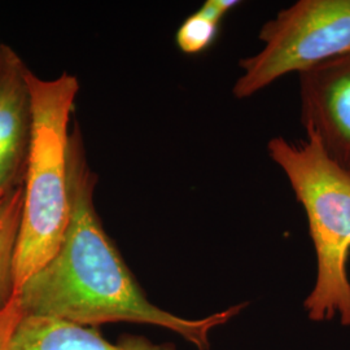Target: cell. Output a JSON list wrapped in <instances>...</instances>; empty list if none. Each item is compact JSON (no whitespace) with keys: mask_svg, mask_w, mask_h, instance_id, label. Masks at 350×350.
<instances>
[{"mask_svg":"<svg viewBox=\"0 0 350 350\" xmlns=\"http://www.w3.org/2000/svg\"><path fill=\"white\" fill-rule=\"evenodd\" d=\"M23 317L24 313L21 310L18 296L14 295L8 306L0 310V350H10L13 334Z\"/></svg>","mask_w":350,"mask_h":350,"instance_id":"30bf717a","label":"cell"},{"mask_svg":"<svg viewBox=\"0 0 350 350\" xmlns=\"http://www.w3.org/2000/svg\"><path fill=\"white\" fill-rule=\"evenodd\" d=\"M301 124L325 154L350 172V51L301 73Z\"/></svg>","mask_w":350,"mask_h":350,"instance_id":"5b68a950","label":"cell"},{"mask_svg":"<svg viewBox=\"0 0 350 350\" xmlns=\"http://www.w3.org/2000/svg\"><path fill=\"white\" fill-rule=\"evenodd\" d=\"M31 142L13 275L16 293L56 256L70 222L69 122L79 83L75 75L40 79L27 69Z\"/></svg>","mask_w":350,"mask_h":350,"instance_id":"7a4b0ae2","label":"cell"},{"mask_svg":"<svg viewBox=\"0 0 350 350\" xmlns=\"http://www.w3.org/2000/svg\"><path fill=\"white\" fill-rule=\"evenodd\" d=\"M267 152L287 176L309 222L317 279L304 302L305 312L314 322L338 319L350 327V172L309 137L270 139Z\"/></svg>","mask_w":350,"mask_h":350,"instance_id":"3957f363","label":"cell"},{"mask_svg":"<svg viewBox=\"0 0 350 350\" xmlns=\"http://www.w3.org/2000/svg\"><path fill=\"white\" fill-rule=\"evenodd\" d=\"M10 350H175L150 340L124 336L117 344L101 336L98 327L75 325L46 317H23Z\"/></svg>","mask_w":350,"mask_h":350,"instance_id":"52a82bcc","label":"cell"},{"mask_svg":"<svg viewBox=\"0 0 350 350\" xmlns=\"http://www.w3.org/2000/svg\"><path fill=\"white\" fill-rule=\"evenodd\" d=\"M96 182L75 125L69 146L70 222L56 256L16 293L24 315L88 327L113 322L159 325L199 350L209 349L213 331L239 315L245 304L200 319L153 305L101 225L94 202Z\"/></svg>","mask_w":350,"mask_h":350,"instance_id":"6da1fadb","label":"cell"},{"mask_svg":"<svg viewBox=\"0 0 350 350\" xmlns=\"http://www.w3.org/2000/svg\"><path fill=\"white\" fill-rule=\"evenodd\" d=\"M1 47H3V44H0V57H1Z\"/></svg>","mask_w":350,"mask_h":350,"instance_id":"4fadbf2b","label":"cell"},{"mask_svg":"<svg viewBox=\"0 0 350 350\" xmlns=\"http://www.w3.org/2000/svg\"><path fill=\"white\" fill-rule=\"evenodd\" d=\"M24 183L13 188L0 209V310L7 308L16 295L13 262L23 219Z\"/></svg>","mask_w":350,"mask_h":350,"instance_id":"ba28073f","label":"cell"},{"mask_svg":"<svg viewBox=\"0 0 350 350\" xmlns=\"http://www.w3.org/2000/svg\"><path fill=\"white\" fill-rule=\"evenodd\" d=\"M258 38L262 50L239 62V100L349 52L350 0H300L263 24Z\"/></svg>","mask_w":350,"mask_h":350,"instance_id":"277c9868","label":"cell"},{"mask_svg":"<svg viewBox=\"0 0 350 350\" xmlns=\"http://www.w3.org/2000/svg\"><path fill=\"white\" fill-rule=\"evenodd\" d=\"M238 5H240L239 0H206L198 10V12L221 24L226 16Z\"/></svg>","mask_w":350,"mask_h":350,"instance_id":"8fae6325","label":"cell"},{"mask_svg":"<svg viewBox=\"0 0 350 350\" xmlns=\"http://www.w3.org/2000/svg\"><path fill=\"white\" fill-rule=\"evenodd\" d=\"M219 27L221 24L196 11L189 14L179 26L175 36L176 46L187 55L201 53L214 43L218 37Z\"/></svg>","mask_w":350,"mask_h":350,"instance_id":"9c48e42d","label":"cell"},{"mask_svg":"<svg viewBox=\"0 0 350 350\" xmlns=\"http://www.w3.org/2000/svg\"><path fill=\"white\" fill-rule=\"evenodd\" d=\"M12 189H8V191H0V209H1V206L4 205V202L7 200V198H8V195H10V192H11Z\"/></svg>","mask_w":350,"mask_h":350,"instance_id":"7c38bea8","label":"cell"},{"mask_svg":"<svg viewBox=\"0 0 350 350\" xmlns=\"http://www.w3.org/2000/svg\"><path fill=\"white\" fill-rule=\"evenodd\" d=\"M27 68L14 51L4 46L0 57V191L25 182L31 142V100Z\"/></svg>","mask_w":350,"mask_h":350,"instance_id":"8992f818","label":"cell"}]
</instances>
